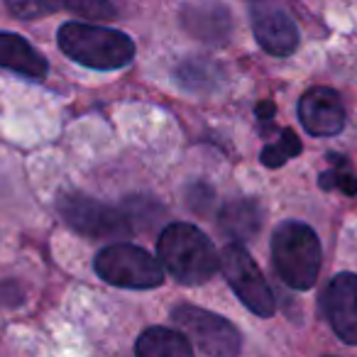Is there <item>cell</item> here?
Segmentation results:
<instances>
[{
    "label": "cell",
    "instance_id": "9",
    "mask_svg": "<svg viewBox=\"0 0 357 357\" xmlns=\"http://www.w3.org/2000/svg\"><path fill=\"white\" fill-rule=\"evenodd\" d=\"M323 311L335 335L347 345H357V274L333 277L323 291Z\"/></svg>",
    "mask_w": 357,
    "mask_h": 357
},
{
    "label": "cell",
    "instance_id": "19",
    "mask_svg": "<svg viewBox=\"0 0 357 357\" xmlns=\"http://www.w3.org/2000/svg\"><path fill=\"white\" fill-rule=\"evenodd\" d=\"M321 186L326 191H342L345 196H355L357 194V176L350 172L331 169V172L321 174Z\"/></svg>",
    "mask_w": 357,
    "mask_h": 357
},
{
    "label": "cell",
    "instance_id": "17",
    "mask_svg": "<svg viewBox=\"0 0 357 357\" xmlns=\"http://www.w3.org/2000/svg\"><path fill=\"white\" fill-rule=\"evenodd\" d=\"M6 6L20 20H37L64 8V0H6Z\"/></svg>",
    "mask_w": 357,
    "mask_h": 357
},
{
    "label": "cell",
    "instance_id": "1",
    "mask_svg": "<svg viewBox=\"0 0 357 357\" xmlns=\"http://www.w3.org/2000/svg\"><path fill=\"white\" fill-rule=\"evenodd\" d=\"M157 255L169 274L186 287L206 284L218 269V252L213 243L189 223L167 225L157 240Z\"/></svg>",
    "mask_w": 357,
    "mask_h": 357
},
{
    "label": "cell",
    "instance_id": "6",
    "mask_svg": "<svg viewBox=\"0 0 357 357\" xmlns=\"http://www.w3.org/2000/svg\"><path fill=\"white\" fill-rule=\"evenodd\" d=\"M218 267L223 272L225 282L230 284L238 298L259 318L274 316V294L269 289L267 279L262 277L257 262L250 257V252L238 243H230L223 248L218 257Z\"/></svg>",
    "mask_w": 357,
    "mask_h": 357
},
{
    "label": "cell",
    "instance_id": "13",
    "mask_svg": "<svg viewBox=\"0 0 357 357\" xmlns=\"http://www.w3.org/2000/svg\"><path fill=\"white\" fill-rule=\"evenodd\" d=\"M218 225L228 238L248 243L262 228V208L255 199H233L220 208Z\"/></svg>",
    "mask_w": 357,
    "mask_h": 357
},
{
    "label": "cell",
    "instance_id": "5",
    "mask_svg": "<svg viewBox=\"0 0 357 357\" xmlns=\"http://www.w3.org/2000/svg\"><path fill=\"white\" fill-rule=\"evenodd\" d=\"M178 331L191 340L194 350L208 357H233L240 352V333L228 318L199 306H178L172 311Z\"/></svg>",
    "mask_w": 357,
    "mask_h": 357
},
{
    "label": "cell",
    "instance_id": "11",
    "mask_svg": "<svg viewBox=\"0 0 357 357\" xmlns=\"http://www.w3.org/2000/svg\"><path fill=\"white\" fill-rule=\"evenodd\" d=\"M252 30L262 50L274 56H289L298 47L296 22L279 8H255Z\"/></svg>",
    "mask_w": 357,
    "mask_h": 357
},
{
    "label": "cell",
    "instance_id": "15",
    "mask_svg": "<svg viewBox=\"0 0 357 357\" xmlns=\"http://www.w3.org/2000/svg\"><path fill=\"white\" fill-rule=\"evenodd\" d=\"M135 352L139 357H191L194 345L181 331L172 328H147L135 342Z\"/></svg>",
    "mask_w": 357,
    "mask_h": 357
},
{
    "label": "cell",
    "instance_id": "16",
    "mask_svg": "<svg viewBox=\"0 0 357 357\" xmlns=\"http://www.w3.org/2000/svg\"><path fill=\"white\" fill-rule=\"evenodd\" d=\"M296 154H301V142H298V137L294 135V130H282V139L274 144H267V147L262 149V162H264V167L277 169V167H282V164H287L289 157H296Z\"/></svg>",
    "mask_w": 357,
    "mask_h": 357
},
{
    "label": "cell",
    "instance_id": "14",
    "mask_svg": "<svg viewBox=\"0 0 357 357\" xmlns=\"http://www.w3.org/2000/svg\"><path fill=\"white\" fill-rule=\"evenodd\" d=\"M174 79L181 89L191 91V93H213L225 81V71L218 61L208 59V56H189L176 64Z\"/></svg>",
    "mask_w": 357,
    "mask_h": 357
},
{
    "label": "cell",
    "instance_id": "10",
    "mask_svg": "<svg viewBox=\"0 0 357 357\" xmlns=\"http://www.w3.org/2000/svg\"><path fill=\"white\" fill-rule=\"evenodd\" d=\"M298 118L316 137H333L345 128V108L340 96L326 86L308 89L298 100Z\"/></svg>",
    "mask_w": 357,
    "mask_h": 357
},
{
    "label": "cell",
    "instance_id": "8",
    "mask_svg": "<svg viewBox=\"0 0 357 357\" xmlns=\"http://www.w3.org/2000/svg\"><path fill=\"white\" fill-rule=\"evenodd\" d=\"M178 22L194 40L223 47L233 37V13L220 0H189L178 13Z\"/></svg>",
    "mask_w": 357,
    "mask_h": 357
},
{
    "label": "cell",
    "instance_id": "3",
    "mask_svg": "<svg viewBox=\"0 0 357 357\" xmlns=\"http://www.w3.org/2000/svg\"><path fill=\"white\" fill-rule=\"evenodd\" d=\"M272 259L277 274L291 289H311L321 272V243L313 228L284 220L272 235Z\"/></svg>",
    "mask_w": 357,
    "mask_h": 357
},
{
    "label": "cell",
    "instance_id": "4",
    "mask_svg": "<svg viewBox=\"0 0 357 357\" xmlns=\"http://www.w3.org/2000/svg\"><path fill=\"white\" fill-rule=\"evenodd\" d=\"M96 272L100 279L120 289H154L164 282L162 262L130 243L100 250L96 257Z\"/></svg>",
    "mask_w": 357,
    "mask_h": 357
},
{
    "label": "cell",
    "instance_id": "12",
    "mask_svg": "<svg viewBox=\"0 0 357 357\" xmlns=\"http://www.w3.org/2000/svg\"><path fill=\"white\" fill-rule=\"evenodd\" d=\"M0 66L35 81L47 76L45 56L30 42L22 40L20 35H13V32H0Z\"/></svg>",
    "mask_w": 357,
    "mask_h": 357
},
{
    "label": "cell",
    "instance_id": "20",
    "mask_svg": "<svg viewBox=\"0 0 357 357\" xmlns=\"http://www.w3.org/2000/svg\"><path fill=\"white\" fill-rule=\"evenodd\" d=\"M274 113H277L274 103H269V100H264V103H257V118L259 120H269Z\"/></svg>",
    "mask_w": 357,
    "mask_h": 357
},
{
    "label": "cell",
    "instance_id": "2",
    "mask_svg": "<svg viewBox=\"0 0 357 357\" xmlns=\"http://www.w3.org/2000/svg\"><path fill=\"white\" fill-rule=\"evenodd\" d=\"M56 40L69 59L91 66V69H120V66L130 64L135 56L132 40L120 30H110V27L66 22V25H61Z\"/></svg>",
    "mask_w": 357,
    "mask_h": 357
},
{
    "label": "cell",
    "instance_id": "7",
    "mask_svg": "<svg viewBox=\"0 0 357 357\" xmlns=\"http://www.w3.org/2000/svg\"><path fill=\"white\" fill-rule=\"evenodd\" d=\"M59 208L61 218L76 230V233L86 235V238H110V240H123L130 235V223L120 211L113 206H105L100 201L91 199L84 194H61L59 196Z\"/></svg>",
    "mask_w": 357,
    "mask_h": 357
},
{
    "label": "cell",
    "instance_id": "18",
    "mask_svg": "<svg viewBox=\"0 0 357 357\" xmlns=\"http://www.w3.org/2000/svg\"><path fill=\"white\" fill-rule=\"evenodd\" d=\"M64 8L86 20H115L118 10L110 0H64Z\"/></svg>",
    "mask_w": 357,
    "mask_h": 357
}]
</instances>
